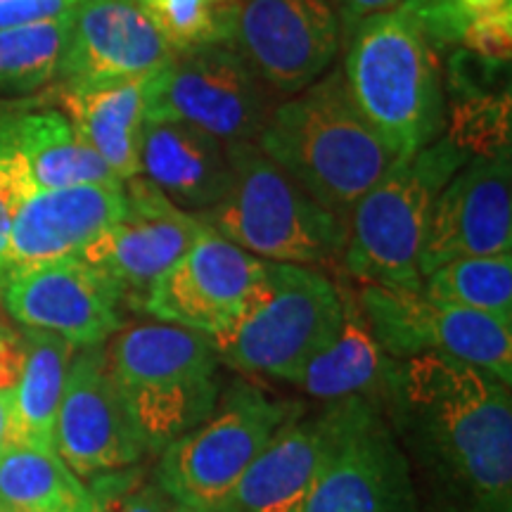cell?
<instances>
[{
  "label": "cell",
  "instance_id": "ba28073f",
  "mask_svg": "<svg viewBox=\"0 0 512 512\" xmlns=\"http://www.w3.org/2000/svg\"><path fill=\"white\" fill-rule=\"evenodd\" d=\"M304 512H420L408 460L380 399L325 406V439Z\"/></svg>",
  "mask_w": 512,
  "mask_h": 512
},
{
  "label": "cell",
  "instance_id": "d590c367",
  "mask_svg": "<svg viewBox=\"0 0 512 512\" xmlns=\"http://www.w3.org/2000/svg\"><path fill=\"white\" fill-rule=\"evenodd\" d=\"M171 512H233L228 508H214V510H207V508H190V505H181V503H174V508Z\"/></svg>",
  "mask_w": 512,
  "mask_h": 512
},
{
  "label": "cell",
  "instance_id": "7c38bea8",
  "mask_svg": "<svg viewBox=\"0 0 512 512\" xmlns=\"http://www.w3.org/2000/svg\"><path fill=\"white\" fill-rule=\"evenodd\" d=\"M266 261L202 223L188 252L157 280L143 311L164 323L219 337L252 311Z\"/></svg>",
  "mask_w": 512,
  "mask_h": 512
},
{
  "label": "cell",
  "instance_id": "4fadbf2b",
  "mask_svg": "<svg viewBox=\"0 0 512 512\" xmlns=\"http://www.w3.org/2000/svg\"><path fill=\"white\" fill-rule=\"evenodd\" d=\"M228 48L278 95L320 79L339 50V17L330 0H238Z\"/></svg>",
  "mask_w": 512,
  "mask_h": 512
},
{
  "label": "cell",
  "instance_id": "836d02e7",
  "mask_svg": "<svg viewBox=\"0 0 512 512\" xmlns=\"http://www.w3.org/2000/svg\"><path fill=\"white\" fill-rule=\"evenodd\" d=\"M17 202L12 197V192L5 183V178L0 176V290L5 285V261H8V240H10V226H12V214H15Z\"/></svg>",
  "mask_w": 512,
  "mask_h": 512
},
{
  "label": "cell",
  "instance_id": "f1b7e54d",
  "mask_svg": "<svg viewBox=\"0 0 512 512\" xmlns=\"http://www.w3.org/2000/svg\"><path fill=\"white\" fill-rule=\"evenodd\" d=\"M174 55L228 46L238 0H136Z\"/></svg>",
  "mask_w": 512,
  "mask_h": 512
},
{
  "label": "cell",
  "instance_id": "5bb4252c",
  "mask_svg": "<svg viewBox=\"0 0 512 512\" xmlns=\"http://www.w3.org/2000/svg\"><path fill=\"white\" fill-rule=\"evenodd\" d=\"M195 214L171 204L143 176L124 181V211L105 233L81 252L119 287L124 304L143 309L147 294L162 275L188 252L200 235Z\"/></svg>",
  "mask_w": 512,
  "mask_h": 512
},
{
  "label": "cell",
  "instance_id": "4dcf8cb0",
  "mask_svg": "<svg viewBox=\"0 0 512 512\" xmlns=\"http://www.w3.org/2000/svg\"><path fill=\"white\" fill-rule=\"evenodd\" d=\"M79 0H0V29L43 22L69 12Z\"/></svg>",
  "mask_w": 512,
  "mask_h": 512
},
{
  "label": "cell",
  "instance_id": "5b68a950",
  "mask_svg": "<svg viewBox=\"0 0 512 512\" xmlns=\"http://www.w3.org/2000/svg\"><path fill=\"white\" fill-rule=\"evenodd\" d=\"M230 188L197 219L245 252L273 264L330 266L342 261L347 223L320 204L256 143H230Z\"/></svg>",
  "mask_w": 512,
  "mask_h": 512
},
{
  "label": "cell",
  "instance_id": "603a6c76",
  "mask_svg": "<svg viewBox=\"0 0 512 512\" xmlns=\"http://www.w3.org/2000/svg\"><path fill=\"white\" fill-rule=\"evenodd\" d=\"M325 439V408H304L283 425L240 479L226 508L233 512H304Z\"/></svg>",
  "mask_w": 512,
  "mask_h": 512
},
{
  "label": "cell",
  "instance_id": "d6a6232c",
  "mask_svg": "<svg viewBox=\"0 0 512 512\" xmlns=\"http://www.w3.org/2000/svg\"><path fill=\"white\" fill-rule=\"evenodd\" d=\"M332 8H335L337 17L342 19L344 29H349L351 24L361 22V19L380 15V12L396 10L406 0H330Z\"/></svg>",
  "mask_w": 512,
  "mask_h": 512
},
{
  "label": "cell",
  "instance_id": "e0dca14e",
  "mask_svg": "<svg viewBox=\"0 0 512 512\" xmlns=\"http://www.w3.org/2000/svg\"><path fill=\"white\" fill-rule=\"evenodd\" d=\"M512 252L510 152L470 157L434 202L420 275L467 256Z\"/></svg>",
  "mask_w": 512,
  "mask_h": 512
},
{
  "label": "cell",
  "instance_id": "3957f363",
  "mask_svg": "<svg viewBox=\"0 0 512 512\" xmlns=\"http://www.w3.org/2000/svg\"><path fill=\"white\" fill-rule=\"evenodd\" d=\"M349 34L342 74L377 136L403 157L434 143L446 126L437 48L406 8L366 17Z\"/></svg>",
  "mask_w": 512,
  "mask_h": 512
},
{
  "label": "cell",
  "instance_id": "4316f807",
  "mask_svg": "<svg viewBox=\"0 0 512 512\" xmlns=\"http://www.w3.org/2000/svg\"><path fill=\"white\" fill-rule=\"evenodd\" d=\"M74 8L60 17L0 29V95H29L60 74Z\"/></svg>",
  "mask_w": 512,
  "mask_h": 512
},
{
  "label": "cell",
  "instance_id": "7402d4cb",
  "mask_svg": "<svg viewBox=\"0 0 512 512\" xmlns=\"http://www.w3.org/2000/svg\"><path fill=\"white\" fill-rule=\"evenodd\" d=\"M150 76L62 83V114L93 147L121 183L140 174L138 150L147 121Z\"/></svg>",
  "mask_w": 512,
  "mask_h": 512
},
{
  "label": "cell",
  "instance_id": "d6986e66",
  "mask_svg": "<svg viewBox=\"0 0 512 512\" xmlns=\"http://www.w3.org/2000/svg\"><path fill=\"white\" fill-rule=\"evenodd\" d=\"M121 211L124 183L34 192L12 214L5 280L48 261L81 256Z\"/></svg>",
  "mask_w": 512,
  "mask_h": 512
},
{
  "label": "cell",
  "instance_id": "2e32d148",
  "mask_svg": "<svg viewBox=\"0 0 512 512\" xmlns=\"http://www.w3.org/2000/svg\"><path fill=\"white\" fill-rule=\"evenodd\" d=\"M0 297L24 328L53 332L74 349L105 344L124 325L119 287L81 256L10 275Z\"/></svg>",
  "mask_w": 512,
  "mask_h": 512
},
{
  "label": "cell",
  "instance_id": "484cf974",
  "mask_svg": "<svg viewBox=\"0 0 512 512\" xmlns=\"http://www.w3.org/2000/svg\"><path fill=\"white\" fill-rule=\"evenodd\" d=\"M0 505L10 512H91V491L55 451L12 444L0 453Z\"/></svg>",
  "mask_w": 512,
  "mask_h": 512
},
{
  "label": "cell",
  "instance_id": "8fae6325",
  "mask_svg": "<svg viewBox=\"0 0 512 512\" xmlns=\"http://www.w3.org/2000/svg\"><path fill=\"white\" fill-rule=\"evenodd\" d=\"M358 304L392 361L437 354L512 384V323L430 299L422 290L361 285Z\"/></svg>",
  "mask_w": 512,
  "mask_h": 512
},
{
  "label": "cell",
  "instance_id": "52a82bcc",
  "mask_svg": "<svg viewBox=\"0 0 512 512\" xmlns=\"http://www.w3.org/2000/svg\"><path fill=\"white\" fill-rule=\"evenodd\" d=\"M302 408L273 399L252 382H233L207 420L159 453L157 484L174 503L226 508L254 460Z\"/></svg>",
  "mask_w": 512,
  "mask_h": 512
},
{
  "label": "cell",
  "instance_id": "7a4b0ae2",
  "mask_svg": "<svg viewBox=\"0 0 512 512\" xmlns=\"http://www.w3.org/2000/svg\"><path fill=\"white\" fill-rule=\"evenodd\" d=\"M256 145L344 223L401 159L358 112L342 67L280 102Z\"/></svg>",
  "mask_w": 512,
  "mask_h": 512
},
{
  "label": "cell",
  "instance_id": "9a60e30c",
  "mask_svg": "<svg viewBox=\"0 0 512 512\" xmlns=\"http://www.w3.org/2000/svg\"><path fill=\"white\" fill-rule=\"evenodd\" d=\"M55 453L81 479L126 470L147 453L102 344L74 351L57 411Z\"/></svg>",
  "mask_w": 512,
  "mask_h": 512
},
{
  "label": "cell",
  "instance_id": "277c9868",
  "mask_svg": "<svg viewBox=\"0 0 512 512\" xmlns=\"http://www.w3.org/2000/svg\"><path fill=\"white\" fill-rule=\"evenodd\" d=\"M102 349L147 453H162L219 403L221 361L204 332L164 320L133 323L121 325Z\"/></svg>",
  "mask_w": 512,
  "mask_h": 512
},
{
  "label": "cell",
  "instance_id": "f546056e",
  "mask_svg": "<svg viewBox=\"0 0 512 512\" xmlns=\"http://www.w3.org/2000/svg\"><path fill=\"white\" fill-rule=\"evenodd\" d=\"M91 512H171L174 501L140 467L105 472L91 479Z\"/></svg>",
  "mask_w": 512,
  "mask_h": 512
},
{
  "label": "cell",
  "instance_id": "8d00e7d4",
  "mask_svg": "<svg viewBox=\"0 0 512 512\" xmlns=\"http://www.w3.org/2000/svg\"><path fill=\"white\" fill-rule=\"evenodd\" d=\"M0 512H10V510H5V508H3V505H0Z\"/></svg>",
  "mask_w": 512,
  "mask_h": 512
},
{
  "label": "cell",
  "instance_id": "8992f818",
  "mask_svg": "<svg viewBox=\"0 0 512 512\" xmlns=\"http://www.w3.org/2000/svg\"><path fill=\"white\" fill-rule=\"evenodd\" d=\"M467 159L448 136L399 159L351 209L344 271L363 285L422 290L420 256L434 202Z\"/></svg>",
  "mask_w": 512,
  "mask_h": 512
},
{
  "label": "cell",
  "instance_id": "ac0fdd59",
  "mask_svg": "<svg viewBox=\"0 0 512 512\" xmlns=\"http://www.w3.org/2000/svg\"><path fill=\"white\" fill-rule=\"evenodd\" d=\"M0 174L17 207L34 192L74 185H121L117 174L53 107L0 105Z\"/></svg>",
  "mask_w": 512,
  "mask_h": 512
},
{
  "label": "cell",
  "instance_id": "9c48e42d",
  "mask_svg": "<svg viewBox=\"0 0 512 512\" xmlns=\"http://www.w3.org/2000/svg\"><path fill=\"white\" fill-rule=\"evenodd\" d=\"M342 323V292L309 266L266 261V280L252 311L211 337L219 361L247 375L287 380L318 354Z\"/></svg>",
  "mask_w": 512,
  "mask_h": 512
},
{
  "label": "cell",
  "instance_id": "1f68e13d",
  "mask_svg": "<svg viewBox=\"0 0 512 512\" xmlns=\"http://www.w3.org/2000/svg\"><path fill=\"white\" fill-rule=\"evenodd\" d=\"M24 363L22 335H12L8 330H0V392L12 394L17 387L19 373Z\"/></svg>",
  "mask_w": 512,
  "mask_h": 512
},
{
  "label": "cell",
  "instance_id": "ffe728a7",
  "mask_svg": "<svg viewBox=\"0 0 512 512\" xmlns=\"http://www.w3.org/2000/svg\"><path fill=\"white\" fill-rule=\"evenodd\" d=\"M174 60L136 0H79L62 57V83L138 79Z\"/></svg>",
  "mask_w": 512,
  "mask_h": 512
},
{
  "label": "cell",
  "instance_id": "44dd1931",
  "mask_svg": "<svg viewBox=\"0 0 512 512\" xmlns=\"http://www.w3.org/2000/svg\"><path fill=\"white\" fill-rule=\"evenodd\" d=\"M140 174L188 214L216 207L230 188V155L207 131L176 121H145L138 150Z\"/></svg>",
  "mask_w": 512,
  "mask_h": 512
},
{
  "label": "cell",
  "instance_id": "6da1fadb",
  "mask_svg": "<svg viewBox=\"0 0 512 512\" xmlns=\"http://www.w3.org/2000/svg\"><path fill=\"white\" fill-rule=\"evenodd\" d=\"M380 403L420 512H512L510 384L422 354L392 363Z\"/></svg>",
  "mask_w": 512,
  "mask_h": 512
},
{
  "label": "cell",
  "instance_id": "e575fe53",
  "mask_svg": "<svg viewBox=\"0 0 512 512\" xmlns=\"http://www.w3.org/2000/svg\"><path fill=\"white\" fill-rule=\"evenodd\" d=\"M12 446V394L0 392V453Z\"/></svg>",
  "mask_w": 512,
  "mask_h": 512
},
{
  "label": "cell",
  "instance_id": "83f0119b",
  "mask_svg": "<svg viewBox=\"0 0 512 512\" xmlns=\"http://www.w3.org/2000/svg\"><path fill=\"white\" fill-rule=\"evenodd\" d=\"M422 292L512 323V252L448 261L422 278Z\"/></svg>",
  "mask_w": 512,
  "mask_h": 512
},
{
  "label": "cell",
  "instance_id": "30bf717a",
  "mask_svg": "<svg viewBox=\"0 0 512 512\" xmlns=\"http://www.w3.org/2000/svg\"><path fill=\"white\" fill-rule=\"evenodd\" d=\"M278 93L228 46L174 55L152 74L147 121H176L223 143H256L278 107Z\"/></svg>",
  "mask_w": 512,
  "mask_h": 512
},
{
  "label": "cell",
  "instance_id": "d4e9b609",
  "mask_svg": "<svg viewBox=\"0 0 512 512\" xmlns=\"http://www.w3.org/2000/svg\"><path fill=\"white\" fill-rule=\"evenodd\" d=\"M24 363L12 392V444L55 451V422L74 347L46 330L22 335Z\"/></svg>",
  "mask_w": 512,
  "mask_h": 512
},
{
  "label": "cell",
  "instance_id": "cb8c5ba5",
  "mask_svg": "<svg viewBox=\"0 0 512 512\" xmlns=\"http://www.w3.org/2000/svg\"><path fill=\"white\" fill-rule=\"evenodd\" d=\"M339 292H342V323L337 335L285 382L325 401L349 399V396L380 399L394 361L377 344L356 292L349 285H339Z\"/></svg>",
  "mask_w": 512,
  "mask_h": 512
}]
</instances>
